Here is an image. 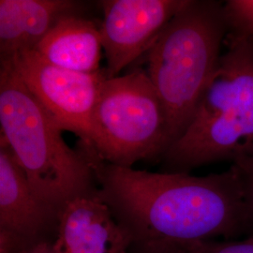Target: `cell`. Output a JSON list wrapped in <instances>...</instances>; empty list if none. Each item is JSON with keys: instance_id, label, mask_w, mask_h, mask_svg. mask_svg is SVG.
<instances>
[{"instance_id": "obj_1", "label": "cell", "mask_w": 253, "mask_h": 253, "mask_svg": "<svg viewBox=\"0 0 253 253\" xmlns=\"http://www.w3.org/2000/svg\"><path fill=\"white\" fill-rule=\"evenodd\" d=\"M77 148L90 164L100 198L141 251L250 233L243 189L233 166L206 176L150 172L107 163L81 141Z\"/></svg>"}, {"instance_id": "obj_2", "label": "cell", "mask_w": 253, "mask_h": 253, "mask_svg": "<svg viewBox=\"0 0 253 253\" xmlns=\"http://www.w3.org/2000/svg\"><path fill=\"white\" fill-rule=\"evenodd\" d=\"M1 138L9 145L37 195L61 212L70 202L98 191L90 164L65 143L10 60H0Z\"/></svg>"}, {"instance_id": "obj_3", "label": "cell", "mask_w": 253, "mask_h": 253, "mask_svg": "<svg viewBox=\"0 0 253 253\" xmlns=\"http://www.w3.org/2000/svg\"><path fill=\"white\" fill-rule=\"evenodd\" d=\"M190 125L164 153L171 172L253 157V38L229 32Z\"/></svg>"}, {"instance_id": "obj_4", "label": "cell", "mask_w": 253, "mask_h": 253, "mask_svg": "<svg viewBox=\"0 0 253 253\" xmlns=\"http://www.w3.org/2000/svg\"><path fill=\"white\" fill-rule=\"evenodd\" d=\"M228 33L222 2L188 0L146 52V73L165 110L170 146L190 125Z\"/></svg>"}, {"instance_id": "obj_5", "label": "cell", "mask_w": 253, "mask_h": 253, "mask_svg": "<svg viewBox=\"0 0 253 253\" xmlns=\"http://www.w3.org/2000/svg\"><path fill=\"white\" fill-rule=\"evenodd\" d=\"M92 145L105 162L131 167L169 148L165 110L146 72L101 82L92 116Z\"/></svg>"}, {"instance_id": "obj_6", "label": "cell", "mask_w": 253, "mask_h": 253, "mask_svg": "<svg viewBox=\"0 0 253 253\" xmlns=\"http://www.w3.org/2000/svg\"><path fill=\"white\" fill-rule=\"evenodd\" d=\"M8 60L57 126L92 145V116L100 84L107 75L105 69L96 73H76L48 63L34 50Z\"/></svg>"}, {"instance_id": "obj_7", "label": "cell", "mask_w": 253, "mask_h": 253, "mask_svg": "<svg viewBox=\"0 0 253 253\" xmlns=\"http://www.w3.org/2000/svg\"><path fill=\"white\" fill-rule=\"evenodd\" d=\"M188 0H103L101 42L108 77L146 53Z\"/></svg>"}, {"instance_id": "obj_8", "label": "cell", "mask_w": 253, "mask_h": 253, "mask_svg": "<svg viewBox=\"0 0 253 253\" xmlns=\"http://www.w3.org/2000/svg\"><path fill=\"white\" fill-rule=\"evenodd\" d=\"M60 212L31 188L8 143L0 137V253L55 239Z\"/></svg>"}, {"instance_id": "obj_9", "label": "cell", "mask_w": 253, "mask_h": 253, "mask_svg": "<svg viewBox=\"0 0 253 253\" xmlns=\"http://www.w3.org/2000/svg\"><path fill=\"white\" fill-rule=\"evenodd\" d=\"M55 243L60 253H128L133 245L99 190L62 209Z\"/></svg>"}, {"instance_id": "obj_10", "label": "cell", "mask_w": 253, "mask_h": 253, "mask_svg": "<svg viewBox=\"0 0 253 253\" xmlns=\"http://www.w3.org/2000/svg\"><path fill=\"white\" fill-rule=\"evenodd\" d=\"M86 6L74 0H0V59L34 50L61 20L84 16Z\"/></svg>"}, {"instance_id": "obj_11", "label": "cell", "mask_w": 253, "mask_h": 253, "mask_svg": "<svg viewBox=\"0 0 253 253\" xmlns=\"http://www.w3.org/2000/svg\"><path fill=\"white\" fill-rule=\"evenodd\" d=\"M102 50L100 27L85 16L61 20L34 49L48 63L81 73L100 72Z\"/></svg>"}, {"instance_id": "obj_12", "label": "cell", "mask_w": 253, "mask_h": 253, "mask_svg": "<svg viewBox=\"0 0 253 253\" xmlns=\"http://www.w3.org/2000/svg\"><path fill=\"white\" fill-rule=\"evenodd\" d=\"M223 9L229 32L253 38V0H228Z\"/></svg>"}, {"instance_id": "obj_13", "label": "cell", "mask_w": 253, "mask_h": 253, "mask_svg": "<svg viewBox=\"0 0 253 253\" xmlns=\"http://www.w3.org/2000/svg\"><path fill=\"white\" fill-rule=\"evenodd\" d=\"M180 248L185 253H253V236L242 241H196Z\"/></svg>"}, {"instance_id": "obj_14", "label": "cell", "mask_w": 253, "mask_h": 253, "mask_svg": "<svg viewBox=\"0 0 253 253\" xmlns=\"http://www.w3.org/2000/svg\"><path fill=\"white\" fill-rule=\"evenodd\" d=\"M232 166L241 182L250 220V233L253 236V157L236 160Z\"/></svg>"}, {"instance_id": "obj_15", "label": "cell", "mask_w": 253, "mask_h": 253, "mask_svg": "<svg viewBox=\"0 0 253 253\" xmlns=\"http://www.w3.org/2000/svg\"><path fill=\"white\" fill-rule=\"evenodd\" d=\"M55 239H44L26 245L12 253H60Z\"/></svg>"}, {"instance_id": "obj_16", "label": "cell", "mask_w": 253, "mask_h": 253, "mask_svg": "<svg viewBox=\"0 0 253 253\" xmlns=\"http://www.w3.org/2000/svg\"><path fill=\"white\" fill-rule=\"evenodd\" d=\"M143 253H185L184 251L176 246H164V247H157L150 248L147 250L141 251Z\"/></svg>"}]
</instances>
